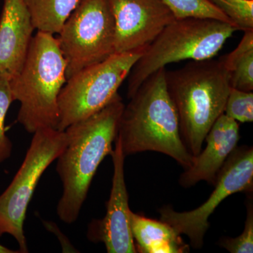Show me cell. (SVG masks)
<instances>
[{
    "label": "cell",
    "instance_id": "15",
    "mask_svg": "<svg viewBox=\"0 0 253 253\" xmlns=\"http://www.w3.org/2000/svg\"><path fill=\"white\" fill-rule=\"evenodd\" d=\"M35 30L58 35L80 0H23Z\"/></svg>",
    "mask_w": 253,
    "mask_h": 253
},
{
    "label": "cell",
    "instance_id": "1",
    "mask_svg": "<svg viewBox=\"0 0 253 253\" xmlns=\"http://www.w3.org/2000/svg\"><path fill=\"white\" fill-rule=\"evenodd\" d=\"M125 104L119 94L90 117L68 126L67 144L57 158L63 192L56 207L63 222H76L99 165L113 151Z\"/></svg>",
    "mask_w": 253,
    "mask_h": 253
},
{
    "label": "cell",
    "instance_id": "10",
    "mask_svg": "<svg viewBox=\"0 0 253 253\" xmlns=\"http://www.w3.org/2000/svg\"><path fill=\"white\" fill-rule=\"evenodd\" d=\"M116 25L115 53H144L176 19L163 0H109Z\"/></svg>",
    "mask_w": 253,
    "mask_h": 253
},
{
    "label": "cell",
    "instance_id": "22",
    "mask_svg": "<svg viewBox=\"0 0 253 253\" xmlns=\"http://www.w3.org/2000/svg\"><path fill=\"white\" fill-rule=\"evenodd\" d=\"M18 251H14V250L8 249L3 245L0 244V253H16Z\"/></svg>",
    "mask_w": 253,
    "mask_h": 253
},
{
    "label": "cell",
    "instance_id": "5",
    "mask_svg": "<svg viewBox=\"0 0 253 253\" xmlns=\"http://www.w3.org/2000/svg\"><path fill=\"white\" fill-rule=\"evenodd\" d=\"M236 31L229 23L209 18L174 20L156 37L131 68L128 76V99L146 78L169 63L213 59Z\"/></svg>",
    "mask_w": 253,
    "mask_h": 253
},
{
    "label": "cell",
    "instance_id": "6",
    "mask_svg": "<svg viewBox=\"0 0 253 253\" xmlns=\"http://www.w3.org/2000/svg\"><path fill=\"white\" fill-rule=\"evenodd\" d=\"M66 144L65 131L44 128L36 131L22 165L0 195V237L4 234L14 237L19 253H28L23 225L33 195L42 176Z\"/></svg>",
    "mask_w": 253,
    "mask_h": 253
},
{
    "label": "cell",
    "instance_id": "16",
    "mask_svg": "<svg viewBox=\"0 0 253 253\" xmlns=\"http://www.w3.org/2000/svg\"><path fill=\"white\" fill-rule=\"evenodd\" d=\"M229 74L231 88L253 90V29L246 30L239 45L220 58Z\"/></svg>",
    "mask_w": 253,
    "mask_h": 253
},
{
    "label": "cell",
    "instance_id": "19",
    "mask_svg": "<svg viewBox=\"0 0 253 253\" xmlns=\"http://www.w3.org/2000/svg\"><path fill=\"white\" fill-rule=\"evenodd\" d=\"M237 122L253 121V93L231 88L226 100L224 113Z\"/></svg>",
    "mask_w": 253,
    "mask_h": 253
},
{
    "label": "cell",
    "instance_id": "3",
    "mask_svg": "<svg viewBox=\"0 0 253 253\" xmlns=\"http://www.w3.org/2000/svg\"><path fill=\"white\" fill-rule=\"evenodd\" d=\"M168 93L177 113L183 143L193 156L202 150L212 125L224 113L229 74L220 59L191 61L166 73Z\"/></svg>",
    "mask_w": 253,
    "mask_h": 253
},
{
    "label": "cell",
    "instance_id": "14",
    "mask_svg": "<svg viewBox=\"0 0 253 253\" xmlns=\"http://www.w3.org/2000/svg\"><path fill=\"white\" fill-rule=\"evenodd\" d=\"M131 234L136 250L141 253L189 252V245L168 223L130 213Z\"/></svg>",
    "mask_w": 253,
    "mask_h": 253
},
{
    "label": "cell",
    "instance_id": "7",
    "mask_svg": "<svg viewBox=\"0 0 253 253\" xmlns=\"http://www.w3.org/2000/svg\"><path fill=\"white\" fill-rule=\"evenodd\" d=\"M142 54L116 53L68 78L58 99L57 129L64 131L106 107L118 94L120 86Z\"/></svg>",
    "mask_w": 253,
    "mask_h": 253
},
{
    "label": "cell",
    "instance_id": "9",
    "mask_svg": "<svg viewBox=\"0 0 253 253\" xmlns=\"http://www.w3.org/2000/svg\"><path fill=\"white\" fill-rule=\"evenodd\" d=\"M214 191L204 204L186 212H176L171 206L160 210L161 220L168 223L189 239L193 248L201 249L209 229L208 219L219 204L236 193L253 191V149L252 146L236 147L229 155L217 176Z\"/></svg>",
    "mask_w": 253,
    "mask_h": 253
},
{
    "label": "cell",
    "instance_id": "20",
    "mask_svg": "<svg viewBox=\"0 0 253 253\" xmlns=\"http://www.w3.org/2000/svg\"><path fill=\"white\" fill-rule=\"evenodd\" d=\"M246 201V222L244 231L238 237L223 238L219 241V246L231 253H253V193L247 194Z\"/></svg>",
    "mask_w": 253,
    "mask_h": 253
},
{
    "label": "cell",
    "instance_id": "13",
    "mask_svg": "<svg viewBox=\"0 0 253 253\" xmlns=\"http://www.w3.org/2000/svg\"><path fill=\"white\" fill-rule=\"evenodd\" d=\"M34 31L23 0H4L0 17V76L11 81L21 71Z\"/></svg>",
    "mask_w": 253,
    "mask_h": 253
},
{
    "label": "cell",
    "instance_id": "21",
    "mask_svg": "<svg viewBox=\"0 0 253 253\" xmlns=\"http://www.w3.org/2000/svg\"><path fill=\"white\" fill-rule=\"evenodd\" d=\"M13 101L10 81L0 76V163L6 161L12 153V142L5 133L4 122Z\"/></svg>",
    "mask_w": 253,
    "mask_h": 253
},
{
    "label": "cell",
    "instance_id": "2",
    "mask_svg": "<svg viewBox=\"0 0 253 253\" xmlns=\"http://www.w3.org/2000/svg\"><path fill=\"white\" fill-rule=\"evenodd\" d=\"M166 68L151 74L125 105L117 138L123 154L156 151L173 158L184 169L194 156L181 139L177 113L168 93Z\"/></svg>",
    "mask_w": 253,
    "mask_h": 253
},
{
    "label": "cell",
    "instance_id": "12",
    "mask_svg": "<svg viewBox=\"0 0 253 253\" xmlns=\"http://www.w3.org/2000/svg\"><path fill=\"white\" fill-rule=\"evenodd\" d=\"M240 139L239 123L225 113L216 120L205 138L206 146L194 156L192 165L179 177L182 187L189 188L201 181L214 186L218 173L226 159L237 147Z\"/></svg>",
    "mask_w": 253,
    "mask_h": 253
},
{
    "label": "cell",
    "instance_id": "18",
    "mask_svg": "<svg viewBox=\"0 0 253 253\" xmlns=\"http://www.w3.org/2000/svg\"><path fill=\"white\" fill-rule=\"evenodd\" d=\"M232 21L238 31L253 29V0H209Z\"/></svg>",
    "mask_w": 253,
    "mask_h": 253
},
{
    "label": "cell",
    "instance_id": "11",
    "mask_svg": "<svg viewBox=\"0 0 253 253\" xmlns=\"http://www.w3.org/2000/svg\"><path fill=\"white\" fill-rule=\"evenodd\" d=\"M111 156L113 163L112 188L106 204V214L91 221L88 226L89 241L103 243L109 253H136L130 226L129 198L125 180L124 163L121 141L116 137Z\"/></svg>",
    "mask_w": 253,
    "mask_h": 253
},
{
    "label": "cell",
    "instance_id": "17",
    "mask_svg": "<svg viewBox=\"0 0 253 253\" xmlns=\"http://www.w3.org/2000/svg\"><path fill=\"white\" fill-rule=\"evenodd\" d=\"M163 1L172 11L176 19L186 18H209L235 26L232 21L220 10L210 2L209 0H163Z\"/></svg>",
    "mask_w": 253,
    "mask_h": 253
},
{
    "label": "cell",
    "instance_id": "4",
    "mask_svg": "<svg viewBox=\"0 0 253 253\" xmlns=\"http://www.w3.org/2000/svg\"><path fill=\"white\" fill-rule=\"evenodd\" d=\"M66 69L57 38L37 31L21 71L10 81L13 99L21 104L18 122L30 134L57 129L58 99L67 81Z\"/></svg>",
    "mask_w": 253,
    "mask_h": 253
},
{
    "label": "cell",
    "instance_id": "8",
    "mask_svg": "<svg viewBox=\"0 0 253 253\" xmlns=\"http://www.w3.org/2000/svg\"><path fill=\"white\" fill-rule=\"evenodd\" d=\"M58 36L67 80L116 54V25L109 0H80Z\"/></svg>",
    "mask_w": 253,
    "mask_h": 253
}]
</instances>
